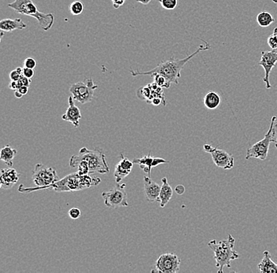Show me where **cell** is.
I'll list each match as a JSON object with an SVG mask.
<instances>
[{"instance_id":"cell-1","label":"cell","mask_w":277,"mask_h":273,"mask_svg":"<svg viewBox=\"0 0 277 273\" xmlns=\"http://www.w3.org/2000/svg\"><path fill=\"white\" fill-rule=\"evenodd\" d=\"M205 44H201L199 48L192 53L183 59H176L171 58L167 61H163L158 65L156 67L149 71L143 72L138 70H131V74L133 77L137 76H154L155 74H161L168 79L169 81L172 84H179V79L181 78V71L184 66L189 62L191 59L197 55L201 51H207L210 49V44L203 40Z\"/></svg>"},{"instance_id":"cell-2","label":"cell","mask_w":277,"mask_h":273,"mask_svg":"<svg viewBox=\"0 0 277 273\" xmlns=\"http://www.w3.org/2000/svg\"><path fill=\"white\" fill-rule=\"evenodd\" d=\"M100 183L101 179L99 177L80 176L77 172L60 179L55 184L48 186L43 190H55L56 192H73L99 185Z\"/></svg>"},{"instance_id":"cell-3","label":"cell","mask_w":277,"mask_h":273,"mask_svg":"<svg viewBox=\"0 0 277 273\" xmlns=\"http://www.w3.org/2000/svg\"><path fill=\"white\" fill-rule=\"evenodd\" d=\"M235 239L232 235H228V239L217 242L215 239L210 241L208 246L214 253L216 266L219 273L224 272V268L226 266L231 268L232 260L239 258V254L235 249Z\"/></svg>"},{"instance_id":"cell-4","label":"cell","mask_w":277,"mask_h":273,"mask_svg":"<svg viewBox=\"0 0 277 273\" xmlns=\"http://www.w3.org/2000/svg\"><path fill=\"white\" fill-rule=\"evenodd\" d=\"M81 160L88 162L90 174L95 173L106 174L109 173V166L106 155L100 148H96L93 150H89L87 148H81L78 155L71 157L69 160V166L71 167L76 162Z\"/></svg>"},{"instance_id":"cell-5","label":"cell","mask_w":277,"mask_h":273,"mask_svg":"<svg viewBox=\"0 0 277 273\" xmlns=\"http://www.w3.org/2000/svg\"><path fill=\"white\" fill-rule=\"evenodd\" d=\"M8 7L13 9L15 12L26 16L33 17L37 19L39 26L44 31L51 30L55 22L53 14H44L40 12L37 6L32 0H15V2L8 4Z\"/></svg>"},{"instance_id":"cell-6","label":"cell","mask_w":277,"mask_h":273,"mask_svg":"<svg viewBox=\"0 0 277 273\" xmlns=\"http://www.w3.org/2000/svg\"><path fill=\"white\" fill-rule=\"evenodd\" d=\"M59 176L56 170L53 168L48 167L43 164H37L35 166L33 172V181L35 184L34 188H25L23 184H21L19 188L21 193H30L33 191H41L46 187L55 184L59 181Z\"/></svg>"},{"instance_id":"cell-7","label":"cell","mask_w":277,"mask_h":273,"mask_svg":"<svg viewBox=\"0 0 277 273\" xmlns=\"http://www.w3.org/2000/svg\"><path fill=\"white\" fill-rule=\"evenodd\" d=\"M276 116H273L272 117L269 128L264 138L253 144L251 148L247 150L246 160H249L250 159H260L261 161L266 160L270 144L272 142V133H273L274 124L276 121Z\"/></svg>"},{"instance_id":"cell-8","label":"cell","mask_w":277,"mask_h":273,"mask_svg":"<svg viewBox=\"0 0 277 273\" xmlns=\"http://www.w3.org/2000/svg\"><path fill=\"white\" fill-rule=\"evenodd\" d=\"M99 88L91 78H87L84 82L76 83L72 84L69 88V92L75 100L81 104L88 103L94 98L95 90Z\"/></svg>"},{"instance_id":"cell-9","label":"cell","mask_w":277,"mask_h":273,"mask_svg":"<svg viewBox=\"0 0 277 273\" xmlns=\"http://www.w3.org/2000/svg\"><path fill=\"white\" fill-rule=\"evenodd\" d=\"M126 184H119L116 188H112L108 191H103L102 197L105 205L111 209L128 206V195L125 191Z\"/></svg>"},{"instance_id":"cell-10","label":"cell","mask_w":277,"mask_h":273,"mask_svg":"<svg viewBox=\"0 0 277 273\" xmlns=\"http://www.w3.org/2000/svg\"><path fill=\"white\" fill-rule=\"evenodd\" d=\"M181 263V258L175 253H164L156 260L152 272L177 273L180 271Z\"/></svg>"},{"instance_id":"cell-11","label":"cell","mask_w":277,"mask_h":273,"mask_svg":"<svg viewBox=\"0 0 277 273\" xmlns=\"http://www.w3.org/2000/svg\"><path fill=\"white\" fill-rule=\"evenodd\" d=\"M203 150L205 152L211 155L212 159L217 167L221 168L224 170H231L234 167L235 160H234L233 156L224 150L213 148L210 144H205L203 146Z\"/></svg>"},{"instance_id":"cell-12","label":"cell","mask_w":277,"mask_h":273,"mask_svg":"<svg viewBox=\"0 0 277 273\" xmlns=\"http://www.w3.org/2000/svg\"><path fill=\"white\" fill-rule=\"evenodd\" d=\"M277 62V51L272 50V51H262L261 52V59L258 62L259 66L264 69V77L263 78V81L265 83V87L267 89H270L272 88V85L270 84V73L272 69L275 67V64Z\"/></svg>"},{"instance_id":"cell-13","label":"cell","mask_w":277,"mask_h":273,"mask_svg":"<svg viewBox=\"0 0 277 273\" xmlns=\"http://www.w3.org/2000/svg\"><path fill=\"white\" fill-rule=\"evenodd\" d=\"M148 154L147 156L143 157L141 159H134L132 160L134 164L138 165L141 167V170H144V173H148L150 176L152 169L155 167H157L159 165L169 164L170 161L166 160V159H162V158H155Z\"/></svg>"},{"instance_id":"cell-14","label":"cell","mask_w":277,"mask_h":273,"mask_svg":"<svg viewBox=\"0 0 277 273\" xmlns=\"http://www.w3.org/2000/svg\"><path fill=\"white\" fill-rule=\"evenodd\" d=\"M133 162H131L128 158H125L123 154H120V160L115 166L114 170V177L117 184L129 175L133 168Z\"/></svg>"},{"instance_id":"cell-15","label":"cell","mask_w":277,"mask_h":273,"mask_svg":"<svg viewBox=\"0 0 277 273\" xmlns=\"http://www.w3.org/2000/svg\"><path fill=\"white\" fill-rule=\"evenodd\" d=\"M74 98L73 96L69 97V106L66 113L62 115V120L70 122L76 127L80 126V120L82 117V115L80 113V109L78 106H76L74 103Z\"/></svg>"},{"instance_id":"cell-16","label":"cell","mask_w":277,"mask_h":273,"mask_svg":"<svg viewBox=\"0 0 277 273\" xmlns=\"http://www.w3.org/2000/svg\"><path fill=\"white\" fill-rule=\"evenodd\" d=\"M20 176V173H18L13 168L9 167L8 169L1 170V177H0L1 188L8 190L13 188L19 181Z\"/></svg>"},{"instance_id":"cell-17","label":"cell","mask_w":277,"mask_h":273,"mask_svg":"<svg viewBox=\"0 0 277 273\" xmlns=\"http://www.w3.org/2000/svg\"><path fill=\"white\" fill-rule=\"evenodd\" d=\"M144 193L146 195V199L149 202H159L161 187L157 183L152 181L150 177H144Z\"/></svg>"},{"instance_id":"cell-18","label":"cell","mask_w":277,"mask_h":273,"mask_svg":"<svg viewBox=\"0 0 277 273\" xmlns=\"http://www.w3.org/2000/svg\"><path fill=\"white\" fill-rule=\"evenodd\" d=\"M27 28V25L22 22L21 19H7L0 22V30L3 32H13L15 30H25Z\"/></svg>"},{"instance_id":"cell-19","label":"cell","mask_w":277,"mask_h":273,"mask_svg":"<svg viewBox=\"0 0 277 273\" xmlns=\"http://www.w3.org/2000/svg\"><path fill=\"white\" fill-rule=\"evenodd\" d=\"M257 269L262 273H277V264L271 258V254L268 250L264 252V257L257 265Z\"/></svg>"},{"instance_id":"cell-20","label":"cell","mask_w":277,"mask_h":273,"mask_svg":"<svg viewBox=\"0 0 277 273\" xmlns=\"http://www.w3.org/2000/svg\"><path fill=\"white\" fill-rule=\"evenodd\" d=\"M162 182H163V185L161 187L159 202H160L161 207L163 208L168 204V202L172 199L173 191V188H171V186L169 184L166 177L162 179Z\"/></svg>"},{"instance_id":"cell-21","label":"cell","mask_w":277,"mask_h":273,"mask_svg":"<svg viewBox=\"0 0 277 273\" xmlns=\"http://www.w3.org/2000/svg\"><path fill=\"white\" fill-rule=\"evenodd\" d=\"M221 102V96L215 91H209L203 98V104L208 109H217Z\"/></svg>"},{"instance_id":"cell-22","label":"cell","mask_w":277,"mask_h":273,"mask_svg":"<svg viewBox=\"0 0 277 273\" xmlns=\"http://www.w3.org/2000/svg\"><path fill=\"white\" fill-rule=\"evenodd\" d=\"M17 153H18L17 150L10 146V145H7V146L4 147V148H3L2 150H1V152H0V159H1L7 166H9V167H12L14 164V159H15V157L16 156Z\"/></svg>"},{"instance_id":"cell-23","label":"cell","mask_w":277,"mask_h":273,"mask_svg":"<svg viewBox=\"0 0 277 273\" xmlns=\"http://www.w3.org/2000/svg\"><path fill=\"white\" fill-rule=\"evenodd\" d=\"M257 22L261 27L267 28L275 22V19L267 11H262L257 15Z\"/></svg>"},{"instance_id":"cell-24","label":"cell","mask_w":277,"mask_h":273,"mask_svg":"<svg viewBox=\"0 0 277 273\" xmlns=\"http://www.w3.org/2000/svg\"><path fill=\"white\" fill-rule=\"evenodd\" d=\"M152 87H151V84H149L137 90L136 95L141 100L146 101L147 102L152 95Z\"/></svg>"},{"instance_id":"cell-25","label":"cell","mask_w":277,"mask_h":273,"mask_svg":"<svg viewBox=\"0 0 277 273\" xmlns=\"http://www.w3.org/2000/svg\"><path fill=\"white\" fill-rule=\"evenodd\" d=\"M69 11L74 16L81 15L84 11V6L81 1H74L69 5Z\"/></svg>"},{"instance_id":"cell-26","label":"cell","mask_w":277,"mask_h":273,"mask_svg":"<svg viewBox=\"0 0 277 273\" xmlns=\"http://www.w3.org/2000/svg\"><path fill=\"white\" fill-rule=\"evenodd\" d=\"M154 77V82L156 83L159 87L163 88H170L172 83L169 81L168 79L161 74H155L152 76Z\"/></svg>"},{"instance_id":"cell-27","label":"cell","mask_w":277,"mask_h":273,"mask_svg":"<svg viewBox=\"0 0 277 273\" xmlns=\"http://www.w3.org/2000/svg\"><path fill=\"white\" fill-rule=\"evenodd\" d=\"M156 1H159L161 6L165 10H168V11H173L178 5V0H156Z\"/></svg>"},{"instance_id":"cell-28","label":"cell","mask_w":277,"mask_h":273,"mask_svg":"<svg viewBox=\"0 0 277 273\" xmlns=\"http://www.w3.org/2000/svg\"><path fill=\"white\" fill-rule=\"evenodd\" d=\"M23 77V68L18 67L10 73L11 80H19Z\"/></svg>"},{"instance_id":"cell-29","label":"cell","mask_w":277,"mask_h":273,"mask_svg":"<svg viewBox=\"0 0 277 273\" xmlns=\"http://www.w3.org/2000/svg\"><path fill=\"white\" fill-rule=\"evenodd\" d=\"M267 42H268V46L272 50L277 49V37L274 33L270 35L268 40H267Z\"/></svg>"},{"instance_id":"cell-30","label":"cell","mask_w":277,"mask_h":273,"mask_svg":"<svg viewBox=\"0 0 277 273\" xmlns=\"http://www.w3.org/2000/svg\"><path fill=\"white\" fill-rule=\"evenodd\" d=\"M68 213H69L70 218L73 219V220H77V219H78L80 217L81 211H80V209H78V208L74 207L70 209Z\"/></svg>"},{"instance_id":"cell-31","label":"cell","mask_w":277,"mask_h":273,"mask_svg":"<svg viewBox=\"0 0 277 273\" xmlns=\"http://www.w3.org/2000/svg\"><path fill=\"white\" fill-rule=\"evenodd\" d=\"M37 65V61L35 60L33 58H27L24 60V67L34 69Z\"/></svg>"},{"instance_id":"cell-32","label":"cell","mask_w":277,"mask_h":273,"mask_svg":"<svg viewBox=\"0 0 277 273\" xmlns=\"http://www.w3.org/2000/svg\"><path fill=\"white\" fill-rule=\"evenodd\" d=\"M19 82V88H21L22 86H26V87H30V84H31L32 80L30 78H27V77H23L20 79V80H18Z\"/></svg>"},{"instance_id":"cell-33","label":"cell","mask_w":277,"mask_h":273,"mask_svg":"<svg viewBox=\"0 0 277 273\" xmlns=\"http://www.w3.org/2000/svg\"><path fill=\"white\" fill-rule=\"evenodd\" d=\"M23 76L27 78H33L34 76V69H30V68H23Z\"/></svg>"},{"instance_id":"cell-34","label":"cell","mask_w":277,"mask_h":273,"mask_svg":"<svg viewBox=\"0 0 277 273\" xmlns=\"http://www.w3.org/2000/svg\"><path fill=\"white\" fill-rule=\"evenodd\" d=\"M9 88L13 91H16L19 89V84L18 82V80H11V82L10 83Z\"/></svg>"},{"instance_id":"cell-35","label":"cell","mask_w":277,"mask_h":273,"mask_svg":"<svg viewBox=\"0 0 277 273\" xmlns=\"http://www.w3.org/2000/svg\"><path fill=\"white\" fill-rule=\"evenodd\" d=\"M112 2H113V8L115 9H117L120 8V6H122L124 4L125 0H112Z\"/></svg>"},{"instance_id":"cell-36","label":"cell","mask_w":277,"mask_h":273,"mask_svg":"<svg viewBox=\"0 0 277 273\" xmlns=\"http://www.w3.org/2000/svg\"><path fill=\"white\" fill-rule=\"evenodd\" d=\"M272 142L277 145V120L275 122L273 127V133H272Z\"/></svg>"},{"instance_id":"cell-37","label":"cell","mask_w":277,"mask_h":273,"mask_svg":"<svg viewBox=\"0 0 277 273\" xmlns=\"http://www.w3.org/2000/svg\"><path fill=\"white\" fill-rule=\"evenodd\" d=\"M175 191L178 195H183L184 193V191H185V188H184V186L180 184V185H177L176 187Z\"/></svg>"},{"instance_id":"cell-38","label":"cell","mask_w":277,"mask_h":273,"mask_svg":"<svg viewBox=\"0 0 277 273\" xmlns=\"http://www.w3.org/2000/svg\"><path fill=\"white\" fill-rule=\"evenodd\" d=\"M18 91H19V92L23 95V96H24V95H26V94H27L28 91H29V87H26V86H22L21 88H19V89H18Z\"/></svg>"},{"instance_id":"cell-39","label":"cell","mask_w":277,"mask_h":273,"mask_svg":"<svg viewBox=\"0 0 277 273\" xmlns=\"http://www.w3.org/2000/svg\"><path fill=\"white\" fill-rule=\"evenodd\" d=\"M136 2L144 4V5H148L150 3L152 2V0H136Z\"/></svg>"},{"instance_id":"cell-40","label":"cell","mask_w":277,"mask_h":273,"mask_svg":"<svg viewBox=\"0 0 277 273\" xmlns=\"http://www.w3.org/2000/svg\"><path fill=\"white\" fill-rule=\"evenodd\" d=\"M15 95L16 96V98H21L23 97V95H22V94L18 91V90H16V91H15Z\"/></svg>"},{"instance_id":"cell-41","label":"cell","mask_w":277,"mask_h":273,"mask_svg":"<svg viewBox=\"0 0 277 273\" xmlns=\"http://www.w3.org/2000/svg\"><path fill=\"white\" fill-rule=\"evenodd\" d=\"M273 33H274V34H275V36H276V37H277V28H275V29H274Z\"/></svg>"},{"instance_id":"cell-42","label":"cell","mask_w":277,"mask_h":273,"mask_svg":"<svg viewBox=\"0 0 277 273\" xmlns=\"http://www.w3.org/2000/svg\"><path fill=\"white\" fill-rule=\"evenodd\" d=\"M272 1L274 4H277V0H272Z\"/></svg>"},{"instance_id":"cell-43","label":"cell","mask_w":277,"mask_h":273,"mask_svg":"<svg viewBox=\"0 0 277 273\" xmlns=\"http://www.w3.org/2000/svg\"><path fill=\"white\" fill-rule=\"evenodd\" d=\"M275 148H277V145H275Z\"/></svg>"}]
</instances>
